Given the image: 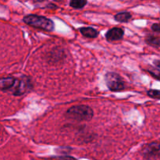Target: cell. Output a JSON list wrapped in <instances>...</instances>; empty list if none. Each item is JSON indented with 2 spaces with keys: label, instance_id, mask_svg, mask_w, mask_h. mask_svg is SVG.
Returning <instances> with one entry per match:
<instances>
[{
  "label": "cell",
  "instance_id": "cell-11",
  "mask_svg": "<svg viewBox=\"0 0 160 160\" xmlns=\"http://www.w3.org/2000/svg\"><path fill=\"white\" fill-rule=\"evenodd\" d=\"M86 4H87L86 0H71L70 3V6L74 9H81L84 7Z\"/></svg>",
  "mask_w": 160,
  "mask_h": 160
},
{
  "label": "cell",
  "instance_id": "cell-3",
  "mask_svg": "<svg viewBox=\"0 0 160 160\" xmlns=\"http://www.w3.org/2000/svg\"><path fill=\"white\" fill-rule=\"evenodd\" d=\"M106 85L112 92H120L125 88V82L123 78L117 73L109 72L105 76Z\"/></svg>",
  "mask_w": 160,
  "mask_h": 160
},
{
  "label": "cell",
  "instance_id": "cell-13",
  "mask_svg": "<svg viewBox=\"0 0 160 160\" xmlns=\"http://www.w3.org/2000/svg\"><path fill=\"white\" fill-rule=\"evenodd\" d=\"M46 160H77L75 158L70 156H53L50 157Z\"/></svg>",
  "mask_w": 160,
  "mask_h": 160
},
{
  "label": "cell",
  "instance_id": "cell-7",
  "mask_svg": "<svg viewBox=\"0 0 160 160\" xmlns=\"http://www.w3.org/2000/svg\"><path fill=\"white\" fill-rule=\"evenodd\" d=\"M17 79L12 77L0 78V91H10L13 88Z\"/></svg>",
  "mask_w": 160,
  "mask_h": 160
},
{
  "label": "cell",
  "instance_id": "cell-10",
  "mask_svg": "<svg viewBox=\"0 0 160 160\" xmlns=\"http://www.w3.org/2000/svg\"><path fill=\"white\" fill-rule=\"evenodd\" d=\"M145 42L148 45L155 47V48H159L160 47V38L154 35L147 36L145 38Z\"/></svg>",
  "mask_w": 160,
  "mask_h": 160
},
{
  "label": "cell",
  "instance_id": "cell-16",
  "mask_svg": "<svg viewBox=\"0 0 160 160\" xmlns=\"http://www.w3.org/2000/svg\"><path fill=\"white\" fill-rule=\"evenodd\" d=\"M153 63H154V65L156 67H157L158 68L160 69V60H155Z\"/></svg>",
  "mask_w": 160,
  "mask_h": 160
},
{
  "label": "cell",
  "instance_id": "cell-6",
  "mask_svg": "<svg viewBox=\"0 0 160 160\" xmlns=\"http://www.w3.org/2000/svg\"><path fill=\"white\" fill-rule=\"evenodd\" d=\"M124 31L120 28H113L109 29L106 34V38L108 42H112L115 41L121 40L123 38Z\"/></svg>",
  "mask_w": 160,
  "mask_h": 160
},
{
  "label": "cell",
  "instance_id": "cell-1",
  "mask_svg": "<svg viewBox=\"0 0 160 160\" xmlns=\"http://www.w3.org/2000/svg\"><path fill=\"white\" fill-rule=\"evenodd\" d=\"M66 116L77 121H89L93 118L94 112L89 106L79 105L70 107L66 112Z\"/></svg>",
  "mask_w": 160,
  "mask_h": 160
},
{
  "label": "cell",
  "instance_id": "cell-8",
  "mask_svg": "<svg viewBox=\"0 0 160 160\" xmlns=\"http://www.w3.org/2000/svg\"><path fill=\"white\" fill-rule=\"evenodd\" d=\"M80 32L84 37L90 38H97L98 35V31H96L95 28H90V27H84L81 28L79 29Z\"/></svg>",
  "mask_w": 160,
  "mask_h": 160
},
{
  "label": "cell",
  "instance_id": "cell-15",
  "mask_svg": "<svg viewBox=\"0 0 160 160\" xmlns=\"http://www.w3.org/2000/svg\"><path fill=\"white\" fill-rule=\"evenodd\" d=\"M152 31H156V32L160 33V23H154L152 26Z\"/></svg>",
  "mask_w": 160,
  "mask_h": 160
},
{
  "label": "cell",
  "instance_id": "cell-4",
  "mask_svg": "<svg viewBox=\"0 0 160 160\" xmlns=\"http://www.w3.org/2000/svg\"><path fill=\"white\" fill-rule=\"evenodd\" d=\"M31 88H32V84H31V80L27 78L26 77H23L20 80L17 79L13 88L10 91L12 92L13 95L20 96V95H22L23 94L27 93V92H30Z\"/></svg>",
  "mask_w": 160,
  "mask_h": 160
},
{
  "label": "cell",
  "instance_id": "cell-5",
  "mask_svg": "<svg viewBox=\"0 0 160 160\" xmlns=\"http://www.w3.org/2000/svg\"><path fill=\"white\" fill-rule=\"evenodd\" d=\"M142 156L148 160L160 159V142H152L145 145L142 149Z\"/></svg>",
  "mask_w": 160,
  "mask_h": 160
},
{
  "label": "cell",
  "instance_id": "cell-17",
  "mask_svg": "<svg viewBox=\"0 0 160 160\" xmlns=\"http://www.w3.org/2000/svg\"><path fill=\"white\" fill-rule=\"evenodd\" d=\"M0 132H1V127H0Z\"/></svg>",
  "mask_w": 160,
  "mask_h": 160
},
{
  "label": "cell",
  "instance_id": "cell-14",
  "mask_svg": "<svg viewBox=\"0 0 160 160\" xmlns=\"http://www.w3.org/2000/svg\"><path fill=\"white\" fill-rule=\"evenodd\" d=\"M148 73L156 80L160 81V70H156V69H152V70H148Z\"/></svg>",
  "mask_w": 160,
  "mask_h": 160
},
{
  "label": "cell",
  "instance_id": "cell-12",
  "mask_svg": "<svg viewBox=\"0 0 160 160\" xmlns=\"http://www.w3.org/2000/svg\"><path fill=\"white\" fill-rule=\"evenodd\" d=\"M147 94L151 98H155V99H160V90L151 89V90L148 91Z\"/></svg>",
  "mask_w": 160,
  "mask_h": 160
},
{
  "label": "cell",
  "instance_id": "cell-9",
  "mask_svg": "<svg viewBox=\"0 0 160 160\" xmlns=\"http://www.w3.org/2000/svg\"><path fill=\"white\" fill-rule=\"evenodd\" d=\"M114 19L116 21L120 22V23H126L131 19V14L128 12H119L114 17Z\"/></svg>",
  "mask_w": 160,
  "mask_h": 160
},
{
  "label": "cell",
  "instance_id": "cell-2",
  "mask_svg": "<svg viewBox=\"0 0 160 160\" xmlns=\"http://www.w3.org/2000/svg\"><path fill=\"white\" fill-rule=\"evenodd\" d=\"M23 20L26 24L29 25V26L44 30V31H52L55 28L52 20L45 17H42V16L30 14V15L25 16Z\"/></svg>",
  "mask_w": 160,
  "mask_h": 160
}]
</instances>
